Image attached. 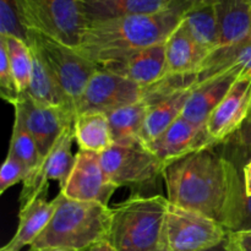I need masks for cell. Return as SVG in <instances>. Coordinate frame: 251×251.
Instances as JSON below:
<instances>
[{"mask_svg":"<svg viewBox=\"0 0 251 251\" xmlns=\"http://www.w3.org/2000/svg\"><path fill=\"white\" fill-rule=\"evenodd\" d=\"M167 199L173 205L202 213L229 232L240 229L245 191L238 166L213 149H205L164 169Z\"/></svg>","mask_w":251,"mask_h":251,"instance_id":"cell-1","label":"cell"},{"mask_svg":"<svg viewBox=\"0 0 251 251\" xmlns=\"http://www.w3.org/2000/svg\"><path fill=\"white\" fill-rule=\"evenodd\" d=\"M195 2L174 0L169 9L158 14L87 22L76 50L98 66L113 56L164 43Z\"/></svg>","mask_w":251,"mask_h":251,"instance_id":"cell-2","label":"cell"},{"mask_svg":"<svg viewBox=\"0 0 251 251\" xmlns=\"http://www.w3.org/2000/svg\"><path fill=\"white\" fill-rule=\"evenodd\" d=\"M58 207L49 225L29 247L33 251L68 248L87 251L97 242L108 239L113 210L100 202L70 200L61 193L56 195Z\"/></svg>","mask_w":251,"mask_h":251,"instance_id":"cell-3","label":"cell"},{"mask_svg":"<svg viewBox=\"0 0 251 251\" xmlns=\"http://www.w3.org/2000/svg\"><path fill=\"white\" fill-rule=\"evenodd\" d=\"M169 200L134 195L112 208L109 238L118 251H166L164 228Z\"/></svg>","mask_w":251,"mask_h":251,"instance_id":"cell-4","label":"cell"},{"mask_svg":"<svg viewBox=\"0 0 251 251\" xmlns=\"http://www.w3.org/2000/svg\"><path fill=\"white\" fill-rule=\"evenodd\" d=\"M16 4L27 31L77 48L87 25L80 0H16Z\"/></svg>","mask_w":251,"mask_h":251,"instance_id":"cell-5","label":"cell"},{"mask_svg":"<svg viewBox=\"0 0 251 251\" xmlns=\"http://www.w3.org/2000/svg\"><path fill=\"white\" fill-rule=\"evenodd\" d=\"M27 43L46 64L76 110L78 100L98 70V66L76 50V48L38 32L28 31Z\"/></svg>","mask_w":251,"mask_h":251,"instance_id":"cell-6","label":"cell"},{"mask_svg":"<svg viewBox=\"0 0 251 251\" xmlns=\"http://www.w3.org/2000/svg\"><path fill=\"white\" fill-rule=\"evenodd\" d=\"M228 233L217 221L169 202L164 228L166 251H205L222 244Z\"/></svg>","mask_w":251,"mask_h":251,"instance_id":"cell-7","label":"cell"},{"mask_svg":"<svg viewBox=\"0 0 251 251\" xmlns=\"http://www.w3.org/2000/svg\"><path fill=\"white\" fill-rule=\"evenodd\" d=\"M100 162L109 180L117 188H139L162 176L163 164L140 141L114 144L100 153Z\"/></svg>","mask_w":251,"mask_h":251,"instance_id":"cell-8","label":"cell"},{"mask_svg":"<svg viewBox=\"0 0 251 251\" xmlns=\"http://www.w3.org/2000/svg\"><path fill=\"white\" fill-rule=\"evenodd\" d=\"M74 141V125H71L61 132L38 166L29 172L22 181L24 185L20 194V208L38 196L47 195L50 180L58 181L60 189L65 185L75 162V154L71 151Z\"/></svg>","mask_w":251,"mask_h":251,"instance_id":"cell-9","label":"cell"},{"mask_svg":"<svg viewBox=\"0 0 251 251\" xmlns=\"http://www.w3.org/2000/svg\"><path fill=\"white\" fill-rule=\"evenodd\" d=\"M145 96L146 87L98 69L78 100L76 113L102 112L108 114L118 108L139 102Z\"/></svg>","mask_w":251,"mask_h":251,"instance_id":"cell-10","label":"cell"},{"mask_svg":"<svg viewBox=\"0 0 251 251\" xmlns=\"http://www.w3.org/2000/svg\"><path fill=\"white\" fill-rule=\"evenodd\" d=\"M251 117V70L242 71L220 104L211 113L205 126L215 145L235 136Z\"/></svg>","mask_w":251,"mask_h":251,"instance_id":"cell-11","label":"cell"},{"mask_svg":"<svg viewBox=\"0 0 251 251\" xmlns=\"http://www.w3.org/2000/svg\"><path fill=\"white\" fill-rule=\"evenodd\" d=\"M15 118L22 123L34 137L39 153L43 158L61 132L74 125L75 112L69 107H55L36 102L24 95L14 105Z\"/></svg>","mask_w":251,"mask_h":251,"instance_id":"cell-12","label":"cell"},{"mask_svg":"<svg viewBox=\"0 0 251 251\" xmlns=\"http://www.w3.org/2000/svg\"><path fill=\"white\" fill-rule=\"evenodd\" d=\"M117 186L109 180L100 162V154L78 150L66 183L59 193L70 200L109 203Z\"/></svg>","mask_w":251,"mask_h":251,"instance_id":"cell-13","label":"cell"},{"mask_svg":"<svg viewBox=\"0 0 251 251\" xmlns=\"http://www.w3.org/2000/svg\"><path fill=\"white\" fill-rule=\"evenodd\" d=\"M164 43L113 56L100 63L98 69L151 87L168 77Z\"/></svg>","mask_w":251,"mask_h":251,"instance_id":"cell-14","label":"cell"},{"mask_svg":"<svg viewBox=\"0 0 251 251\" xmlns=\"http://www.w3.org/2000/svg\"><path fill=\"white\" fill-rule=\"evenodd\" d=\"M205 125L180 117L161 136L146 146L163 164L164 169L174 162L205 149H215Z\"/></svg>","mask_w":251,"mask_h":251,"instance_id":"cell-15","label":"cell"},{"mask_svg":"<svg viewBox=\"0 0 251 251\" xmlns=\"http://www.w3.org/2000/svg\"><path fill=\"white\" fill-rule=\"evenodd\" d=\"M240 73L242 71L237 69H229L198 78L181 117L196 124L205 125L211 113L225 98Z\"/></svg>","mask_w":251,"mask_h":251,"instance_id":"cell-16","label":"cell"},{"mask_svg":"<svg viewBox=\"0 0 251 251\" xmlns=\"http://www.w3.org/2000/svg\"><path fill=\"white\" fill-rule=\"evenodd\" d=\"M164 47L168 76L173 77H198L210 56L194 41L183 22L172 32Z\"/></svg>","mask_w":251,"mask_h":251,"instance_id":"cell-17","label":"cell"},{"mask_svg":"<svg viewBox=\"0 0 251 251\" xmlns=\"http://www.w3.org/2000/svg\"><path fill=\"white\" fill-rule=\"evenodd\" d=\"M195 82L176 88L161 96L152 103L139 135V141L144 146H149L154 140L158 139L173 123H176L183 115L184 108Z\"/></svg>","mask_w":251,"mask_h":251,"instance_id":"cell-18","label":"cell"},{"mask_svg":"<svg viewBox=\"0 0 251 251\" xmlns=\"http://www.w3.org/2000/svg\"><path fill=\"white\" fill-rule=\"evenodd\" d=\"M56 207V196L48 201L47 195H42L20 208L16 232L0 251H21L25 247H31L49 225Z\"/></svg>","mask_w":251,"mask_h":251,"instance_id":"cell-19","label":"cell"},{"mask_svg":"<svg viewBox=\"0 0 251 251\" xmlns=\"http://www.w3.org/2000/svg\"><path fill=\"white\" fill-rule=\"evenodd\" d=\"M220 49L242 46L251 39V4L248 0H215Z\"/></svg>","mask_w":251,"mask_h":251,"instance_id":"cell-20","label":"cell"},{"mask_svg":"<svg viewBox=\"0 0 251 251\" xmlns=\"http://www.w3.org/2000/svg\"><path fill=\"white\" fill-rule=\"evenodd\" d=\"M173 2L174 0H80L87 22L158 14L169 9Z\"/></svg>","mask_w":251,"mask_h":251,"instance_id":"cell-21","label":"cell"},{"mask_svg":"<svg viewBox=\"0 0 251 251\" xmlns=\"http://www.w3.org/2000/svg\"><path fill=\"white\" fill-rule=\"evenodd\" d=\"M181 22L194 41L208 55L211 56L220 49V31L215 1L195 2L186 10Z\"/></svg>","mask_w":251,"mask_h":251,"instance_id":"cell-22","label":"cell"},{"mask_svg":"<svg viewBox=\"0 0 251 251\" xmlns=\"http://www.w3.org/2000/svg\"><path fill=\"white\" fill-rule=\"evenodd\" d=\"M74 135L78 150L103 153L114 145L108 115L102 112L80 113L74 120Z\"/></svg>","mask_w":251,"mask_h":251,"instance_id":"cell-23","label":"cell"},{"mask_svg":"<svg viewBox=\"0 0 251 251\" xmlns=\"http://www.w3.org/2000/svg\"><path fill=\"white\" fill-rule=\"evenodd\" d=\"M151 102L147 97L125 107L108 113L110 130L114 144H130L139 141V135L144 126Z\"/></svg>","mask_w":251,"mask_h":251,"instance_id":"cell-24","label":"cell"},{"mask_svg":"<svg viewBox=\"0 0 251 251\" xmlns=\"http://www.w3.org/2000/svg\"><path fill=\"white\" fill-rule=\"evenodd\" d=\"M32 50V49H31ZM33 53V69H32L31 82H29L28 90L25 95L31 97L36 102L43 103L48 105H55V107H69L75 112V107L73 105L68 96L61 90L58 81L54 78L46 64L42 59Z\"/></svg>","mask_w":251,"mask_h":251,"instance_id":"cell-25","label":"cell"},{"mask_svg":"<svg viewBox=\"0 0 251 251\" xmlns=\"http://www.w3.org/2000/svg\"><path fill=\"white\" fill-rule=\"evenodd\" d=\"M0 43L4 46L9 59L10 69L14 75L17 90L24 96L28 90L33 69V53L28 43L11 36H0Z\"/></svg>","mask_w":251,"mask_h":251,"instance_id":"cell-26","label":"cell"},{"mask_svg":"<svg viewBox=\"0 0 251 251\" xmlns=\"http://www.w3.org/2000/svg\"><path fill=\"white\" fill-rule=\"evenodd\" d=\"M229 69H237L240 71L251 70V41L242 46L218 49L206 60L198 78Z\"/></svg>","mask_w":251,"mask_h":251,"instance_id":"cell-27","label":"cell"},{"mask_svg":"<svg viewBox=\"0 0 251 251\" xmlns=\"http://www.w3.org/2000/svg\"><path fill=\"white\" fill-rule=\"evenodd\" d=\"M7 153L12 154L26 167L27 174L33 171L42 159L36 140L17 118L14 119L11 140H10Z\"/></svg>","mask_w":251,"mask_h":251,"instance_id":"cell-28","label":"cell"},{"mask_svg":"<svg viewBox=\"0 0 251 251\" xmlns=\"http://www.w3.org/2000/svg\"><path fill=\"white\" fill-rule=\"evenodd\" d=\"M0 36L28 41V31L20 16L16 0H0Z\"/></svg>","mask_w":251,"mask_h":251,"instance_id":"cell-29","label":"cell"},{"mask_svg":"<svg viewBox=\"0 0 251 251\" xmlns=\"http://www.w3.org/2000/svg\"><path fill=\"white\" fill-rule=\"evenodd\" d=\"M0 96L9 104H17L22 96L17 90L14 75L10 69L9 59L4 46L0 43Z\"/></svg>","mask_w":251,"mask_h":251,"instance_id":"cell-30","label":"cell"},{"mask_svg":"<svg viewBox=\"0 0 251 251\" xmlns=\"http://www.w3.org/2000/svg\"><path fill=\"white\" fill-rule=\"evenodd\" d=\"M27 176V169L19 159L15 158L12 154L7 153L1 172H0V195L5 193L7 189L12 188L20 181H24Z\"/></svg>","mask_w":251,"mask_h":251,"instance_id":"cell-31","label":"cell"},{"mask_svg":"<svg viewBox=\"0 0 251 251\" xmlns=\"http://www.w3.org/2000/svg\"><path fill=\"white\" fill-rule=\"evenodd\" d=\"M226 242L233 251H251V229L229 232Z\"/></svg>","mask_w":251,"mask_h":251,"instance_id":"cell-32","label":"cell"},{"mask_svg":"<svg viewBox=\"0 0 251 251\" xmlns=\"http://www.w3.org/2000/svg\"><path fill=\"white\" fill-rule=\"evenodd\" d=\"M232 140L237 142V145L240 149L247 151L251 156V117L245 123L244 126L235 134V136Z\"/></svg>","mask_w":251,"mask_h":251,"instance_id":"cell-33","label":"cell"},{"mask_svg":"<svg viewBox=\"0 0 251 251\" xmlns=\"http://www.w3.org/2000/svg\"><path fill=\"white\" fill-rule=\"evenodd\" d=\"M242 178H243V184H244L245 195L251 196V156L250 158L243 164Z\"/></svg>","mask_w":251,"mask_h":251,"instance_id":"cell-34","label":"cell"},{"mask_svg":"<svg viewBox=\"0 0 251 251\" xmlns=\"http://www.w3.org/2000/svg\"><path fill=\"white\" fill-rule=\"evenodd\" d=\"M248 229H251V196H247V198H245L244 218H243L242 227H240L239 230H248Z\"/></svg>","mask_w":251,"mask_h":251,"instance_id":"cell-35","label":"cell"},{"mask_svg":"<svg viewBox=\"0 0 251 251\" xmlns=\"http://www.w3.org/2000/svg\"><path fill=\"white\" fill-rule=\"evenodd\" d=\"M87 251H118L109 239H103L93 244Z\"/></svg>","mask_w":251,"mask_h":251,"instance_id":"cell-36","label":"cell"},{"mask_svg":"<svg viewBox=\"0 0 251 251\" xmlns=\"http://www.w3.org/2000/svg\"><path fill=\"white\" fill-rule=\"evenodd\" d=\"M205 251H228L227 245H226V240L222 243V244L217 245V247H215V248H211V249H207Z\"/></svg>","mask_w":251,"mask_h":251,"instance_id":"cell-37","label":"cell"},{"mask_svg":"<svg viewBox=\"0 0 251 251\" xmlns=\"http://www.w3.org/2000/svg\"><path fill=\"white\" fill-rule=\"evenodd\" d=\"M43 251H76V250L68 249V248H51V249H47Z\"/></svg>","mask_w":251,"mask_h":251,"instance_id":"cell-38","label":"cell"},{"mask_svg":"<svg viewBox=\"0 0 251 251\" xmlns=\"http://www.w3.org/2000/svg\"><path fill=\"white\" fill-rule=\"evenodd\" d=\"M196 1H215V0H196Z\"/></svg>","mask_w":251,"mask_h":251,"instance_id":"cell-39","label":"cell"},{"mask_svg":"<svg viewBox=\"0 0 251 251\" xmlns=\"http://www.w3.org/2000/svg\"><path fill=\"white\" fill-rule=\"evenodd\" d=\"M226 240H227V239H226ZM226 245H227V242H226ZM227 249H228V251H233L229 247H228V245H227Z\"/></svg>","mask_w":251,"mask_h":251,"instance_id":"cell-40","label":"cell"},{"mask_svg":"<svg viewBox=\"0 0 251 251\" xmlns=\"http://www.w3.org/2000/svg\"><path fill=\"white\" fill-rule=\"evenodd\" d=\"M248 1H249V2H250V4H251V0H248Z\"/></svg>","mask_w":251,"mask_h":251,"instance_id":"cell-41","label":"cell"},{"mask_svg":"<svg viewBox=\"0 0 251 251\" xmlns=\"http://www.w3.org/2000/svg\"><path fill=\"white\" fill-rule=\"evenodd\" d=\"M28 251H33V250H32V249H29V250H28Z\"/></svg>","mask_w":251,"mask_h":251,"instance_id":"cell-42","label":"cell"},{"mask_svg":"<svg viewBox=\"0 0 251 251\" xmlns=\"http://www.w3.org/2000/svg\"><path fill=\"white\" fill-rule=\"evenodd\" d=\"M250 41H251V39H250Z\"/></svg>","mask_w":251,"mask_h":251,"instance_id":"cell-43","label":"cell"}]
</instances>
